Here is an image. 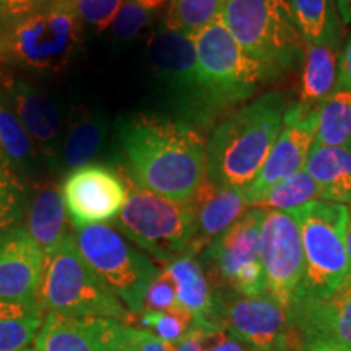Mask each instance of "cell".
I'll list each match as a JSON object with an SVG mask.
<instances>
[{
    "instance_id": "1",
    "label": "cell",
    "mask_w": 351,
    "mask_h": 351,
    "mask_svg": "<svg viewBox=\"0 0 351 351\" xmlns=\"http://www.w3.org/2000/svg\"><path fill=\"white\" fill-rule=\"evenodd\" d=\"M117 140L124 171L152 194L187 202L207 178L205 140L178 117L147 112L121 117Z\"/></svg>"
},
{
    "instance_id": "2",
    "label": "cell",
    "mask_w": 351,
    "mask_h": 351,
    "mask_svg": "<svg viewBox=\"0 0 351 351\" xmlns=\"http://www.w3.org/2000/svg\"><path fill=\"white\" fill-rule=\"evenodd\" d=\"M288 108L287 93L270 90L219 119L205 140L210 181L247 191L282 130Z\"/></svg>"
},
{
    "instance_id": "3",
    "label": "cell",
    "mask_w": 351,
    "mask_h": 351,
    "mask_svg": "<svg viewBox=\"0 0 351 351\" xmlns=\"http://www.w3.org/2000/svg\"><path fill=\"white\" fill-rule=\"evenodd\" d=\"M83 23L73 0H47L41 7L0 20V65L36 73L62 72L75 59Z\"/></svg>"
},
{
    "instance_id": "4",
    "label": "cell",
    "mask_w": 351,
    "mask_h": 351,
    "mask_svg": "<svg viewBox=\"0 0 351 351\" xmlns=\"http://www.w3.org/2000/svg\"><path fill=\"white\" fill-rule=\"evenodd\" d=\"M39 304L47 313L73 319L109 317L130 324L134 317L82 257L73 234L43 256Z\"/></svg>"
},
{
    "instance_id": "5",
    "label": "cell",
    "mask_w": 351,
    "mask_h": 351,
    "mask_svg": "<svg viewBox=\"0 0 351 351\" xmlns=\"http://www.w3.org/2000/svg\"><path fill=\"white\" fill-rule=\"evenodd\" d=\"M192 39L202 83L221 116L256 98L263 83L280 77L275 69L241 47L221 16Z\"/></svg>"
},
{
    "instance_id": "6",
    "label": "cell",
    "mask_w": 351,
    "mask_h": 351,
    "mask_svg": "<svg viewBox=\"0 0 351 351\" xmlns=\"http://www.w3.org/2000/svg\"><path fill=\"white\" fill-rule=\"evenodd\" d=\"M301 230L306 271L298 300H326L348 280L346 226L350 207L314 200L289 212ZM296 300V301H298Z\"/></svg>"
},
{
    "instance_id": "7",
    "label": "cell",
    "mask_w": 351,
    "mask_h": 351,
    "mask_svg": "<svg viewBox=\"0 0 351 351\" xmlns=\"http://www.w3.org/2000/svg\"><path fill=\"white\" fill-rule=\"evenodd\" d=\"M127 199L121 213L112 219L124 238L137 244L160 262L192 254L195 223L191 204L166 199L138 187L125 171Z\"/></svg>"
},
{
    "instance_id": "8",
    "label": "cell",
    "mask_w": 351,
    "mask_h": 351,
    "mask_svg": "<svg viewBox=\"0 0 351 351\" xmlns=\"http://www.w3.org/2000/svg\"><path fill=\"white\" fill-rule=\"evenodd\" d=\"M221 20L244 51L280 75L302 65L306 43L288 0H225Z\"/></svg>"
},
{
    "instance_id": "9",
    "label": "cell",
    "mask_w": 351,
    "mask_h": 351,
    "mask_svg": "<svg viewBox=\"0 0 351 351\" xmlns=\"http://www.w3.org/2000/svg\"><path fill=\"white\" fill-rule=\"evenodd\" d=\"M147 59L178 119L195 129L215 127L221 114L202 83L192 36L160 26L147 41Z\"/></svg>"
},
{
    "instance_id": "10",
    "label": "cell",
    "mask_w": 351,
    "mask_h": 351,
    "mask_svg": "<svg viewBox=\"0 0 351 351\" xmlns=\"http://www.w3.org/2000/svg\"><path fill=\"white\" fill-rule=\"evenodd\" d=\"M73 239L95 274L132 315L143 313V298L160 274L150 258L109 225L73 228Z\"/></svg>"
},
{
    "instance_id": "11",
    "label": "cell",
    "mask_w": 351,
    "mask_h": 351,
    "mask_svg": "<svg viewBox=\"0 0 351 351\" xmlns=\"http://www.w3.org/2000/svg\"><path fill=\"white\" fill-rule=\"evenodd\" d=\"M265 208L251 207L207 245L205 257L231 289L243 296L267 295L261 261V230Z\"/></svg>"
},
{
    "instance_id": "12",
    "label": "cell",
    "mask_w": 351,
    "mask_h": 351,
    "mask_svg": "<svg viewBox=\"0 0 351 351\" xmlns=\"http://www.w3.org/2000/svg\"><path fill=\"white\" fill-rule=\"evenodd\" d=\"M261 261L267 295L288 313L300 296L306 271L301 230L289 212L265 210Z\"/></svg>"
},
{
    "instance_id": "13",
    "label": "cell",
    "mask_w": 351,
    "mask_h": 351,
    "mask_svg": "<svg viewBox=\"0 0 351 351\" xmlns=\"http://www.w3.org/2000/svg\"><path fill=\"white\" fill-rule=\"evenodd\" d=\"M217 324L249 351H295L288 313L269 295H217Z\"/></svg>"
},
{
    "instance_id": "14",
    "label": "cell",
    "mask_w": 351,
    "mask_h": 351,
    "mask_svg": "<svg viewBox=\"0 0 351 351\" xmlns=\"http://www.w3.org/2000/svg\"><path fill=\"white\" fill-rule=\"evenodd\" d=\"M43 252L25 226L0 231V319L43 313L39 283Z\"/></svg>"
},
{
    "instance_id": "15",
    "label": "cell",
    "mask_w": 351,
    "mask_h": 351,
    "mask_svg": "<svg viewBox=\"0 0 351 351\" xmlns=\"http://www.w3.org/2000/svg\"><path fill=\"white\" fill-rule=\"evenodd\" d=\"M60 192L73 228L106 225L121 213L127 199L124 178L99 163L70 171Z\"/></svg>"
},
{
    "instance_id": "16",
    "label": "cell",
    "mask_w": 351,
    "mask_h": 351,
    "mask_svg": "<svg viewBox=\"0 0 351 351\" xmlns=\"http://www.w3.org/2000/svg\"><path fill=\"white\" fill-rule=\"evenodd\" d=\"M319 106H307L296 101L289 104L283 117V125L274 147L263 163L261 173L245 191L251 207L265 195V192L282 179L304 168L311 148L314 147L317 132Z\"/></svg>"
},
{
    "instance_id": "17",
    "label": "cell",
    "mask_w": 351,
    "mask_h": 351,
    "mask_svg": "<svg viewBox=\"0 0 351 351\" xmlns=\"http://www.w3.org/2000/svg\"><path fill=\"white\" fill-rule=\"evenodd\" d=\"M0 93L16 114L47 163L59 165L64 138V119L49 95L16 75L0 73Z\"/></svg>"
},
{
    "instance_id": "18",
    "label": "cell",
    "mask_w": 351,
    "mask_h": 351,
    "mask_svg": "<svg viewBox=\"0 0 351 351\" xmlns=\"http://www.w3.org/2000/svg\"><path fill=\"white\" fill-rule=\"evenodd\" d=\"M288 317L295 351L322 345L351 350V283L326 300H298Z\"/></svg>"
},
{
    "instance_id": "19",
    "label": "cell",
    "mask_w": 351,
    "mask_h": 351,
    "mask_svg": "<svg viewBox=\"0 0 351 351\" xmlns=\"http://www.w3.org/2000/svg\"><path fill=\"white\" fill-rule=\"evenodd\" d=\"M135 327L109 317H64L47 313L34 339L38 351H122Z\"/></svg>"
},
{
    "instance_id": "20",
    "label": "cell",
    "mask_w": 351,
    "mask_h": 351,
    "mask_svg": "<svg viewBox=\"0 0 351 351\" xmlns=\"http://www.w3.org/2000/svg\"><path fill=\"white\" fill-rule=\"evenodd\" d=\"M194 213L195 234L191 252L195 254L223 234L251 208L244 191L218 186L208 178L189 199Z\"/></svg>"
},
{
    "instance_id": "21",
    "label": "cell",
    "mask_w": 351,
    "mask_h": 351,
    "mask_svg": "<svg viewBox=\"0 0 351 351\" xmlns=\"http://www.w3.org/2000/svg\"><path fill=\"white\" fill-rule=\"evenodd\" d=\"M165 271L173 280L179 304L194 317L195 327H219L217 324V295L212 291L204 267L194 254H184L166 263Z\"/></svg>"
},
{
    "instance_id": "22",
    "label": "cell",
    "mask_w": 351,
    "mask_h": 351,
    "mask_svg": "<svg viewBox=\"0 0 351 351\" xmlns=\"http://www.w3.org/2000/svg\"><path fill=\"white\" fill-rule=\"evenodd\" d=\"M106 135L108 121L104 114L86 104H78L65 125L59 165L69 171L90 165Z\"/></svg>"
},
{
    "instance_id": "23",
    "label": "cell",
    "mask_w": 351,
    "mask_h": 351,
    "mask_svg": "<svg viewBox=\"0 0 351 351\" xmlns=\"http://www.w3.org/2000/svg\"><path fill=\"white\" fill-rule=\"evenodd\" d=\"M302 169L317 184L320 200L351 204V145L326 147L314 143Z\"/></svg>"
},
{
    "instance_id": "24",
    "label": "cell",
    "mask_w": 351,
    "mask_h": 351,
    "mask_svg": "<svg viewBox=\"0 0 351 351\" xmlns=\"http://www.w3.org/2000/svg\"><path fill=\"white\" fill-rule=\"evenodd\" d=\"M25 230L41 249L43 256L59 247L69 234L65 231V204L54 184L39 187L25 210Z\"/></svg>"
},
{
    "instance_id": "25",
    "label": "cell",
    "mask_w": 351,
    "mask_h": 351,
    "mask_svg": "<svg viewBox=\"0 0 351 351\" xmlns=\"http://www.w3.org/2000/svg\"><path fill=\"white\" fill-rule=\"evenodd\" d=\"M340 47L328 44H306L301 65V103L319 106L339 86Z\"/></svg>"
},
{
    "instance_id": "26",
    "label": "cell",
    "mask_w": 351,
    "mask_h": 351,
    "mask_svg": "<svg viewBox=\"0 0 351 351\" xmlns=\"http://www.w3.org/2000/svg\"><path fill=\"white\" fill-rule=\"evenodd\" d=\"M296 28L306 44L340 46L343 23L335 0H288Z\"/></svg>"
},
{
    "instance_id": "27",
    "label": "cell",
    "mask_w": 351,
    "mask_h": 351,
    "mask_svg": "<svg viewBox=\"0 0 351 351\" xmlns=\"http://www.w3.org/2000/svg\"><path fill=\"white\" fill-rule=\"evenodd\" d=\"M0 155L16 176H33L41 166V153L0 93Z\"/></svg>"
},
{
    "instance_id": "28",
    "label": "cell",
    "mask_w": 351,
    "mask_h": 351,
    "mask_svg": "<svg viewBox=\"0 0 351 351\" xmlns=\"http://www.w3.org/2000/svg\"><path fill=\"white\" fill-rule=\"evenodd\" d=\"M315 145L343 147L351 145V91L337 86L335 91L319 104Z\"/></svg>"
},
{
    "instance_id": "29",
    "label": "cell",
    "mask_w": 351,
    "mask_h": 351,
    "mask_svg": "<svg viewBox=\"0 0 351 351\" xmlns=\"http://www.w3.org/2000/svg\"><path fill=\"white\" fill-rule=\"evenodd\" d=\"M225 0H171L163 16L165 29L195 36L223 15Z\"/></svg>"
},
{
    "instance_id": "30",
    "label": "cell",
    "mask_w": 351,
    "mask_h": 351,
    "mask_svg": "<svg viewBox=\"0 0 351 351\" xmlns=\"http://www.w3.org/2000/svg\"><path fill=\"white\" fill-rule=\"evenodd\" d=\"M320 200V192L314 179L304 169L296 171L276 184H274L265 195L257 202L256 207L278 212H291L309 202Z\"/></svg>"
},
{
    "instance_id": "31",
    "label": "cell",
    "mask_w": 351,
    "mask_h": 351,
    "mask_svg": "<svg viewBox=\"0 0 351 351\" xmlns=\"http://www.w3.org/2000/svg\"><path fill=\"white\" fill-rule=\"evenodd\" d=\"M171 0H124L122 8L112 23V34L119 41L138 36L155 20L158 13L166 12Z\"/></svg>"
},
{
    "instance_id": "32",
    "label": "cell",
    "mask_w": 351,
    "mask_h": 351,
    "mask_svg": "<svg viewBox=\"0 0 351 351\" xmlns=\"http://www.w3.org/2000/svg\"><path fill=\"white\" fill-rule=\"evenodd\" d=\"M25 210V189L15 171L0 155V231L16 226Z\"/></svg>"
},
{
    "instance_id": "33",
    "label": "cell",
    "mask_w": 351,
    "mask_h": 351,
    "mask_svg": "<svg viewBox=\"0 0 351 351\" xmlns=\"http://www.w3.org/2000/svg\"><path fill=\"white\" fill-rule=\"evenodd\" d=\"M140 324L169 345L181 340L192 327H195L194 317L184 307L168 313H143Z\"/></svg>"
},
{
    "instance_id": "34",
    "label": "cell",
    "mask_w": 351,
    "mask_h": 351,
    "mask_svg": "<svg viewBox=\"0 0 351 351\" xmlns=\"http://www.w3.org/2000/svg\"><path fill=\"white\" fill-rule=\"evenodd\" d=\"M44 322L43 313L20 319H0V351H20L36 339Z\"/></svg>"
},
{
    "instance_id": "35",
    "label": "cell",
    "mask_w": 351,
    "mask_h": 351,
    "mask_svg": "<svg viewBox=\"0 0 351 351\" xmlns=\"http://www.w3.org/2000/svg\"><path fill=\"white\" fill-rule=\"evenodd\" d=\"M83 26H90L96 33L112 26L119 15L124 0H73Z\"/></svg>"
},
{
    "instance_id": "36",
    "label": "cell",
    "mask_w": 351,
    "mask_h": 351,
    "mask_svg": "<svg viewBox=\"0 0 351 351\" xmlns=\"http://www.w3.org/2000/svg\"><path fill=\"white\" fill-rule=\"evenodd\" d=\"M182 307L176 296V288L171 276L165 270L155 276L143 298V313H168ZM142 313V314H143Z\"/></svg>"
},
{
    "instance_id": "37",
    "label": "cell",
    "mask_w": 351,
    "mask_h": 351,
    "mask_svg": "<svg viewBox=\"0 0 351 351\" xmlns=\"http://www.w3.org/2000/svg\"><path fill=\"white\" fill-rule=\"evenodd\" d=\"M202 351H249L223 327L200 328Z\"/></svg>"
},
{
    "instance_id": "38",
    "label": "cell",
    "mask_w": 351,
    "mask_h": 351,
    "mask_svg": "<svg viewBox=\"0 0 351 351\" xmlns=\"http://www.w3.org/2000/svg\"><path fill=\"white\" fill-rule=\"evenodd\" d=\"M132 343H134L137 351H173L169 343L160 340L156 335H153L147 328H135L134 337H132Z\"/></svg>"
},
{
    "instance_id": "39",
    "label": "cell",
    "mask_w": 351,
    "mask_h": 351,
    "mask_svg": "<svg viewBox=\"0 0 351 351\" xmlns=\"http://www.w3.org/2000/svg\"><path fill=\"white\" fill-rule=\"evenodd\" d=\"M46 2L47 0H0V20L23 15Z\"/></svg>"
},
{
    "instance_id": "40",
    "label": "cell",
    "mask_w": 351,
    "mask_h": 351,
    "mask_svg": "<svg viewBox=\"0 0 351 351\" xmlns=\"http://www.w3.org/2000/svg\"><path fill=\"white\" fill-rule=\"evenodd\" d=\"M339 86L351 91V33L340 47L339 59Z\"/></svg>"
},
{
    "instance_id": "41",
    "label": "cell",
    "mask_w": 351,
    "mask_h": 351,
    "mask_svg": "<svg viewBox=\"0 0 351 351\" xmlns=\"http://www.w3.org/2000/svg\"><path fill=\"white\" fill-rule=\"evenodd\" d=\"M173 351H202L200 345V328L192 327L181 340L171 345Z\"/></svg>"
},
{
    "instance_id": "42",
    "label": "cell",
    "mask_w": 351,
    "mask_h": 351,
    "mask_svg": "<svg viewBox=\"0 0 351 351\" xmlns=\"http://www.w3.org/2000/svg\"><path fill=\"white\" fill-rule=\"evenodd\" d=\"M343 26L351 25V0H335Z\"/></svg>"
},
{
    "instance_id": "43",
    "label": "cell",
    "mask_w": 351,
    "mask_h": 351,
    "mask_svg": "<svg viewBox=\"0 0 351 351\" xmlns=\"http://www.w3.org/2000/svg\"><path fill=\"white\" fill-rule=\"evenodd\" d=\"M345 244H346V256H348V280H346V285L351 283V210H350V221L348 226H346V236H345Z\"/></svg>"
},
{
    "instance_id": "44",
    "label": "cell",
    "mask_w": 351,
    "mask_h": 351,
    "mask_svg": "<svg viewBox=\"0 0 351 351\" xmlns=\"http://www.w3.org/2000/svg\"><path fill=\"white\" fill-rule=\"evenodd\" d=\"M307 351H351L348 348H341V346H330V345H322V346H314V348Z\"/></svg>"
},
{
    "instance_id": "45",
    "label": "cell",
    "mask_w": 351,
    "mask_h": 351,
    "mask_svg": "<svg viewBox=\"0 0 351 351\" xmlns=\"http://www.w3.org/2000/svg\"><path fill=\"white\" fill-rule=\"evenodd\" d=\"M122 351H137V350H135V346H134V343H132V341H130V343H129V345H127V346H125V348H124V350H122Z\"/></svg>"
},
{
    "instance_id": "46",
    "label": "cell",
    "mask_w": 351,
    "mask_h": 351,
    "mask_svg": "<svg viewBox=\"0 0 351 351\" xmlns=\"http://www.w3.org/2000/svg\"><path fill=\"white\" fill-rule=\"evenodd\" d=\"M20 351H38V350L36 348H34V350L33 348H23V350H20Z\"/></svg>"
}]
</instances>
